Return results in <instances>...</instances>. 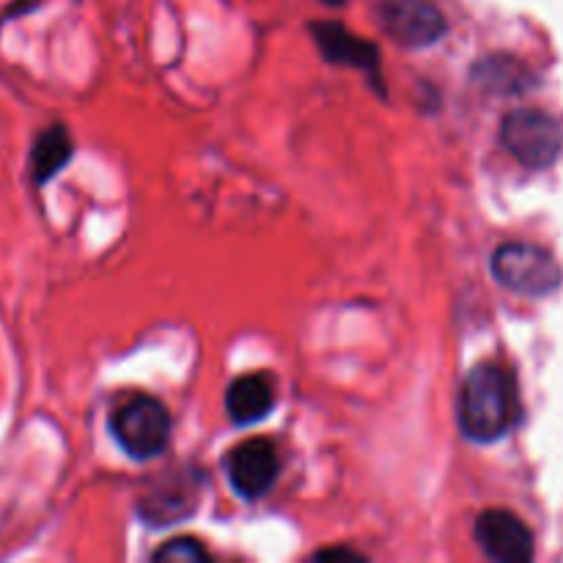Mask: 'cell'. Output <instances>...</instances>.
I'll list each match as a JSON object with an SVG mask.
<instances>
[{
  "label": "cell",
  "mask_w": 563,
  "mask_h": 563,
  "mask_svg": "<svg viewBox=\"0 0 563 563\" xmlns=\"http://www.w3.org/2000/svg\"><path fill=\"white\" fill-rule=\"evenodd\" d=\"M489 267L504 289L522 297L553 295L563 280V269L553 253L533 242H504L495 247Z\"/></svg>",
  "instance_id": "3"
},
{
  "label": "cell",
  "mask_w": 563,
  "mask_h": 563,
  "mask_svg": "<svg viewBox=\"0 0 563 563\" xmlns=\"http://www.w3.org/2000/svg\"><path fill=\"white\" fill-rule=\"evenodd\" d=\"M456 421L473 443H498L520 421L515 377L498 363H478L460 388Z\"/></svg>",
  "instance_id": "1"
},
{
  "label": "cell",
  "mask_w": 563,
  "mask_h": 563,
  "mask_svg": "<svg viewBox=\"0 0 563 563\" xmlns=\"http://www.w3.org/2000/svg\"><path fill=\"white\" fill-rule=\"evenodd\" d=\"M275 407V385L267 374L236 377L225 390V412L234 427H253L264 421Z\"/></svg>",
  "instance_id": "10"
},
{
  "label": "cell",
  "mask_w": 563,
  "mask_h": 563,
  "mask_svg": "<svg viewBox=\"0 0 563 563\" xmlns=\"http://www.w3.org/2000/svg\"><path fill=\"white\" fill-rule=\"evenodd\" d=\"M311 36L317 42L319 53L324 55V60L339 66H350V69H361L372 77L374 82H379V49L374 42L355 36L350 27H344L341 22H313Z\"/></svg>",
  "instance_id": "9"
},
{
  "label": "cell",
  "mask_w": 563,
  "mask_h": 563,
  "mask_svg": "<svg viewBox=\"0 0 563 563\" xmlns=\"http://www.w3.org/2000/svg\"><path fill=\"white\" fill-rule=\"evenodd\" d=\"M108 427L119 449L137 462L154 460L170 443V416L154 396H130L115 407Z\"/></svg>",
  "instance_id": "2"
},
{
  "label": "cell",
  "mask_w": 563,
  "mask_h": 563,
  "mask_svg": "<svg viewBox=\"0 0 563 563\" xmlns=\"http://www.w3.org/2000/svg\"><path fill=\"white\" fill-rule=\"evenodd\" d=\"M71 154H75V143H71L69 130L64 124L47 126L31 148L33 185H47L49 179H55L69 165Z\"/></svg>",
  "instance_id": "11"
},
{
  "label": "cell",
  "mask_w": 563,
  "mask_h": 563,
  "mask_svg": "<svg viewBox=\"0 0 563 563\" xmlns=\"http://www.w3.org/2000/svg\"><path fill=\"white\" fill-rule=\"evenodd\" d=\"M229 482L245 500H262L275 487L280 473V456L273 440L251 438L236 445L225 460Z\"/></svg>",
  "instance_id": "7"
},
{
  "label": "cell",
  "mask_w": 563,
  "mask_h": 563,
  "mask_svg": "<svg viewBox=\"0 0 563 563\" xmlns=\"http://www.w3.org/2000/svg\"><path fill=\"white\" fill-rule=\"evenodd\" d=\"M313 561H363V555L352 548H328L313 553Z\"/></svg>",
  "instance_id": "14"
},
{
  "label": "cell",
  "mask_w": 563,
  "mask_h": 563,
  "mask_svg": "<svg viewBox=\"0 0 563 563\" xmlns=\"http://www.w3.org/2000/svg\"><path fill=\"white\" fill-rule=\"evenodd\" d=\"M473 533H476V544L482 548V553L498 563H528L537 553L531 528L515 511H482Z\"/></svg>",
  "instance_id": "8"
},
{
  "label": "cell",
  "mask_w": 563,
  "mask_h": 563,
  "mask_svg": "<svg viewBox=\"0 0 563 563\" xmlns=\"http://www.w3.org/2000/svg\"><path fill=\"white\" fill-rule=\"evenodd\" d=\"M379 25L396 44L412 49L440 42L449 31L443 11L429 0H383Z\"/></svg>",
  "instance_id": "6"
},
{
  "label": "cell",
  "mask_w": 563,
  "mask_h": 563,
  "mask_svg": "<svg viewBox=\"0 0 563 563\" xmlns=\"http://www.w3.org/2000/svg\"><path fill=\"white\" fill-rule=\"evenodd\" d=\"M500 141L517 163L542 170L561 157L563 126L548 110L517 108L506 113L500 124Z\"/></svg>",
  "instance_id": "4"
},
{
  "label": "cell",
  "mask_w": 563,
  "mask_h": 563,
  "mask_svg": "<svg viewBox=\"0 0 563 563\" xmlns=\"http://www.w3.org/2000/svg\"><path fill=\"white\" fill-rule=\"evenodd\" d=\"M152 559L163 563H203L209 561V550L203 548V542L192 537H176L165 542L163 548L154 550Z\"/></svg>",
  "instance_id": "13"
},
{
  "label": "cell",
  "mask_w": 563,
  "mask_h": 563,
  "mask_svg": "<svg viewBox=\"0 0 563 563\" xmlns=\"http://www.w3.org/2000/svg\"><path fill=\"white\" fill-rule=\"evenodd\" d=\"M203 495V476L192 467L159 473L146 493L137 498V515L146 526L168 528L185 522L198 511Z\"/></svg>",
  "instance_id": "5"
},
{
  "label": "cell",
  "mask_w": 563,
  "mask_h": 563,
  "mask_svg": "<svg viewBox=\"0 0 563 563\" xmlns=\"http://www.w3.org/2000/svg\"><path fill=\"white\" fill-rule=\"evenodd\" d=\"M473 77L482 88L493 93H522L531 88V75L520 60L509 58V55H489L482 64H476Z\"/></svg>",
  "instance_id": "12"
}]
</instances>
